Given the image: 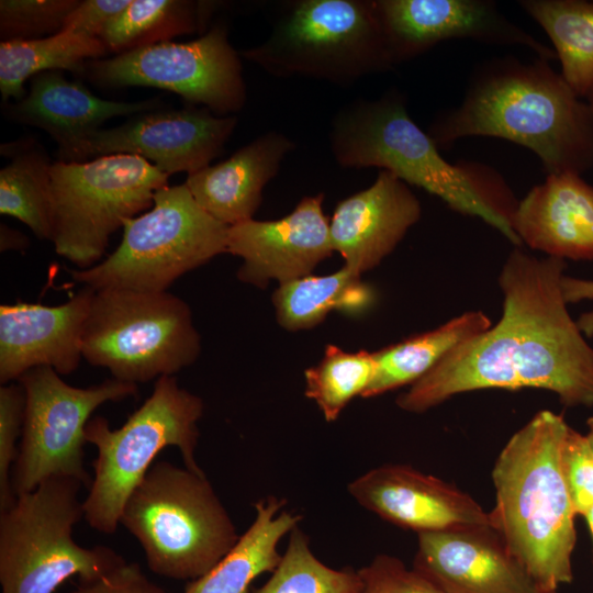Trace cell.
Here are the masks:
<instances>
[{
	"label": "cell",
	"mask_w": 593,
	"mask_h": 593,
	"mask_svg": "<svg viewBox=\"0 0 593 593\" xmlns=\"http://www.w3.org/2000/svg\"><path fill=\"white\" fill-rule=\"evenodd\" d=\"M328 137L339 166L388 170L451 210L479 217L522 247L513 228L518 201L503 186L444 159L427 132L409 115L401 92L391 90L378 99L345 105L333 118Z\"/></svg>",
	"instance_id": "277c9868"
},
{
	"label": "cell",
	"mask_w": 593,
	"mask_h": 593,
	"mask_svg": "<svg viewBox=\"0 0 593 593\" xmlns=\"http://www.w3.org/2000/svg\"><path fill=\"white\" fill-rule=\"evenodd\" d=\"M8 119L45 131L58 145V160L71 161L86 137L111 118L136 115L161 108L159 99L136 102L105 100L86 86L67 79L61 70L31 78L29 92L4 103Z\"/></svg>",
	"instance_id": "44dd1931"
},
{
	"label": "cell",
	"mask_w": 593,
	"mask_h": 593,
	"mask_svg": "<svg viewBox=\"0 0 593 593\" xmlns=\"http://www.w3.org/2000/svg\"><path fill=\"white\" fill-rule=\"evenodd\" d=\"M492 326L482 311H468L435 329L411 336L373 353L376 371L362 398H373L412 385L450 350Z\"/></svg>",
	"instance_id": "d4e9b609"
},
{
	"label": "cell",
	"mask_w": 593,
	"mask_h": 593,
	"mask_svg": "<svg viewBox=\"0 0 593 593\" xmlns=\"http://www.w3.org/2000/svg\"><path fill=\"white\" fill-rule=\"evenodd\" d=\"M236 125L235 115L220 116L203 107L157 109L90 133L71 161L128 154L148 160L169 176L183 171L189 175L220 155Z\"/></svg>",
	"instance_id": "5bb4252c"
},
{
	"label": "cell",
	"mask_w": 593,
	"mask_h": 593,
	"mask_svg": "<svg viewBox=\"0 0 593 593\" xmlns=\"http://www.w3.org/2000/svg\"><path fill=\"white\" fill-rule=\"evenodd\" d=\"M374 371L373 353H348L327 345L321 361L304 372L305 396L317 404L327 422H334L355 396L363 394Z\"/></svg>",
	"instance_id": "4dcf8cb0"
},
{
	"label": "cell",
	"mask_w": 593,
	"mask_h": 593,
	"mask_svg": "<svg viewBox=\"0 0 593 593\" xmlns=\"http://www.w3.org/2000/svg\"><path fill=\"white\" fill-rule=\"evenodd\" d=\"M413 569L445 593H544L491 525L418 534Z\"/></svg>",
	"instance_id": "ac0fdd59"
},
{
	"label": "cell",
	"mask_w": 593,
	"mask_h": 593,
	"mask_svg": "<svg viewBox=\"0 0 593 593\" xmlns=\"http://www.w3.org/2000/svg\"><path fill=\"white\" fill-rule=\"evenodd\" d=\"M26 396L18 382L0 387V512L11 507L16 496L11 485V473L18 458V438L22 435Z\"/></svg>",
	"instance_id": "836d02e7"
},
{
	"label": "cell",
	"mask_w": 593,
	"mask_h": 593,
	"mask_svg": "<svg viewBox=\"0 0 593 593\" xmlns=\"http://www.w3.org/2000/svg\"><path fill=\"white\" fill-rule=\"evenodd\" d=\"M427 134L439 149L469 136L514 142L534 152L548 175L593 168V112L539 57L482 66L462 102L434 119Z\"/></svg>",
	"instance_id": "7a4b0ae2"
},
{
	"label": "cell",
	"mask_w": 593,
	"mask_h": 593,
	"mask_svg": "<svg viewBox=\"0 0 593 593\" xmlns=\"http://www.w3.org/2000/svg\"><path fill=\"white\" fill-rule=\"evenodd\" d=\"M82 75L101 87L167 90L220 116L240 111L247 98L240 54L231 45L224 22L193 41H167L90 60Z\"/></svg>",
	"instance_id": "4fadbf2b"
},
{
	"label": "cell",
	"mask_w": 593,
	"mask_h": 593,
	"mask_svg": "<svg viewBox=\"0 0 593 593\" xmlns=\"http://www.w3.org/2000/svg\"><path fill=\"white\" fill-rule=\"evenodd\" d=\"M518 4L550 38L564 81L578 97L586 98L593 89V2L522 0Z\"/></svg>",
	"instance_id": "f546056e"
},
{
	"label": "cell",
	"mask_w": 593,
	"mask_h": 593,
	"mask_svg": "<svg viewBox=\"0 0 593 593\" xmlns=\"http://www.w3.org/2000/svg\"><path fill=\"white\" fill-rule=\"evenodd\" d=\"M286 551L269 580L251 593H358V570L334 569L311 550L309 537L299 526L289 534Z\"/></svg>",
	"instance_id": "1f68e13d"
},
{
	"label": "cell",
	"mask_w": 593,
	"mask_h": 593,
	"mask_svg": "<svg viewBox=\"0 0 593 593\" xmlns=\"http://www.w3.org/2000/svg\"><path fill=\"white\" fill-rule=\"evenodd\" d=\"M347 490L366 510L417 534L491 525L489 513L468 493L406 465L376 467Z\"/></svg>",
	"instance_id": "e0dca14e"
},
{
	"label": "cell",
	"mask_w": 593,
	"mask_h": 593,
	"mask_svg": "<svg viewBox=\"0 0 593 593\" xmlns=\"http://www.w3.org/2000/svg\"><path fill=\"white\" fill-rule=\"evenodd\" d=\"M203 409L201 398L179 387L175 376H161L152 394L121 427L112 429L99 415L89 419L85 437L98 450L89 493L82 502L90 527L108 535L115 533L128 496L167 447L178 448L186 468L203 473L194 458Z\"/></svg>",
	"instance_id": "8992f818"
},
{
	"label": "cell",
	"mask_w": 593,
	"mask_h": 593,
	"mask_svg": "<svg viewBox=\"0 0 593 593\" xmlns=\"http://www.w3.org/2000/svg\"><path fill=\"white\" fill-rule=\"evenodd\" d=\"M69 593H167L150 581L136 562H125L107 574L90 581H79Z\"/></svg>",
	"instance_id": "8d00e7d4"
},
{
	"label": "cell",
	"mask_w": 593,
	"mask_h": 593,
	"mask_svg": "<svg viewBox=\"0 0 593 593\" xmlns=\"http://www.w3.org/2000/svg\"><path fill=\"white\" fill-rule=\"evenodd\" d=\"M81 346L90 365L137 384L191 366L200 355L201 338L190 306L179 296L103 289L94 292Z\"/></svg>",
	"instance_id": "30bf717a"
},
{
	"label": "cell",
	"mask_w": 593,
	"mask_h": 593,
	"mask_svg": "<svg viewBox=\"0 0 593 593\" xmlns=\"http://www.w3.org/2000/svg\"><path fill=\"white\" fill-rule=\"evenodd\" d=\"M358 572L361 579L358 593H445L402 560L385 553L376 556Z\"/></svg>",
	"instance_id": "e575fe53"
},
{
	"label": "cell",
	"mask_w": 593,
	"mask_h": 593,
	"mask_svg": "<svg viewBox=\"0 0 593 593\" xmlns=\"http://www.w3.org/2000/svg\"><path fill=\"white\" fill-rule=\"evenodd\" d=\"M29 246V238L20 231L1 223L0 250H24Z\"/></svg>",
	"instance_id": "ab89813d"
},
{
	"label": "cell",
	"mask_w": 593,
	"mask_h": 593,
	"mask_svg": "<svg viewBox=\"0 0 593 593\" xmlns=\"http://www.w3.org/2000/svg\"><path fill=\"white\" fill-rule=\"evenodd\" d=\"M286 500L270 495L255 503L256 515L234 547L205 574L190 581L183 593H248L251 582L272 572L280 540L302 516L283 511Z\"/></svg>",
	"instance_id": "cb8c5ba5"
},
{
	"label": "cell",
	"mask_w": 593,
	"mask_h": 593,
	"mask_svg": "<svg viewBox=\"0 0 593 593\" xmlns=\"http://www.w3.org/2000/svg\"><path fill=\"white\" fill-rule=\"evenodd\" d=\"M81 485L53 477L0 512L1 593H54L72 575L90 581L126 562L110 547L86 548L72 539L85 517Z\"/></svg>",
	"instance_id": "ba28073f"
},
{
	"label": "cell",
	"mask_w": 593,
	"mask_h": 593,
	"mask_svg": "<svg viewBox=\"0 0 593 593\" xmlns=\"http://www.w3.org/2000/svg\"><path fill=\"white\" fill-rule=\"evenodd\" d=\"M561 290L568 304L584 300H593V280L564 275L561 280ZM578 326L588 338L593 337V310L582 313L577 320Z\"/></svg>",
	"instance_id": "f35d334b"
},
{
	"label": "cell",
	"mask_w": 593,
	"mask_h": 593,
	"mask_svg": "<svg viewBox=\"0 0 593 593\" xmlns=\"http://www.w3.org/2000/svg\"><path fill=\"white\" fill-rule=\"evenodd\" d=\"M361 275L343 266L326 276H306L279 284L272 294L278 324L287 331L312 328L332 311L360 313L373 300Z\"/></svg>",
	"instance_id": "4316f807"
},
{
	"label": "cell",
	"mask_w": 593,
	"mask_h": 593,
	"mask_svg": "<svg viewBox=\"0 0 593 593\" xmlns=\"http://www.w3.org/2000/svg\"><path fill=\"white\" fill-rule=\"evenodd\" d=\"M169 175L128 154L52 166V242L55 251L87 269L104 254L110 236L126 220L152 208Z\"/></svg>",
	"instance_id": "8fae6325"
},
{
	"label": "cell",
	"mask_w": 593,
	"mask_h": 593,
	"mask_svg": "<svg viewBox=\"0 0 593 593\" xmlns=\"http://www.w3.org/2000/svg\"><path fill=\"white\" fill-rule=\"evenodd\" d=\"M563 472L577 515L593 507V458L585 436L570 427L562 454Z\"/></svg>",
	"instance_id": "d590c367"
},
{
	"label": "cell",
	"mask_w": 593,
	"mask_h": 593,
	"mask_svg": "<svg viewBox=\"0 0 593 593\" xmlns=\"http://www.w3.org/2000/svg\"><path fill=\"white\" fill-rule=\"evenodd\" d=\"M18 382L26 396L19 454L11 473L15 496L53 477L72 478L90 486L85 469V428L96 409L138 393L137 384L115 378L77 388L51 367H36Z\"/></svg>",
	"instance_id": "7c38bea8"
},
{
	"label": "cell",
	"mask_w": 593,
	"mask_h": 593,
	"mask_svg": "<svg viewBox=\"0 0 593 593\" xmlns=\"http://www.w3.org/2000/svg\"><path fill=\"white\" fill-rule=\"evenodd\" d=\"M547 593H557V591H552V592H547Z\"/></svg>",
	"instance_id": "ee69618b"
},
{
	"label": "cell",
	"mask_w": 593,
	"mask_h": 593,
	"mask_svg": "<svg viewBox=\"0 0 593 593\" xmlns=\"http://www.w3.org/2000/svg\"><path fill=\"white\" fill-rule=\"evenodd\" d=\"M132 0H83L67 16L61 32L100 38L109 23Z\"/></svg>",
	"instance_id": "74e56055"
},
{
	"label": "cell",
	"mask_w": 593,
	"mask_h": 593,
	"mask_svg": "<svg viewBox=\"0 0 593 593\" xmlns=\"http://www.w3.org/2000/svg\"><path fill=\"white\" fill-rule=\"evenodd\" d=\"M586 426H588V433L584 436L586 439L589 451L593 458V416L588 418Z\"/></svg>",
	"instance_id": "60d3db41"
},
{
	"label": "cell",
	"mask_w": 593,
	"mask_h": 593,
	"mask_svg": "<svg viewBox=\"0 0 593 593\" xmlns=\"http://www.w3.org/2000/svg\"><path fill=\"white\" fill-rule=\"evenodd\" d=\"M1 155L10 161L0 170V213L24 223L37 238L52 242L54 163L30 137L2 144Z\"/></svg>",
	"instance_id": "484cf974"
},
{
	"label": "cell",
	"mask_w": 593,
	"mask_h": 593,
	"mask_svg": "<svg viewBox=\"0 0 593 593\" xmlns=\"http://www.w3.org/2000/svg\"><path fill=\"white\" fill-rule=\"evenodd\" d=\"M120 524L139 542L150 571L172 580L202 577L239 538L204 472L168 461L149 468Z\"/></svg>",
	"instance_id": "5b68a950"
},
{
	"label": "cell",
	"mask_w": 593,
	"mask_h": 593,
	"mask_svg": "<svg viewBox=\"0 0 593 593\" xmlns=\"http://www.w3.org/2000/svg\"><path fill=\"white\" fill-rule=\"evenodd\" d=\"M586 99H588V103L593 112V89L591 90V92L586 96Z\"/></svg>",
	"instance_id": "7bdbcfd3"
},
{
	"label": "cell",
	"mask_w": 593,
	"mask_h": 593,
	"mask_svg": "<svg viewBox=\"0 0 593 593\" xmlns=\"http://www.w3.org/2000/svg\"><path fill=\"white\" fill-rule=\"evenodd\" d=\"M570 427L560 414L537 412L511 436L492 469L491 527L544 593L573 580L577 513L562 462Z\"/></svg>",
	"instance_id": "3957f363"
},
{
	"label": "cell",
	"mask_w": 593,
	"mask_h": 593,
	"mask_svg": "<svg viewBox=\"0 0 593 593\" xmlns=\"http://www.w3.org/2000/svg\"><path fill=\"white\" fill-rule=\"evenodd\" d=\"M567 262L514 247L502 266V316L450 350L400 394L396 405L426 412L455 395L484 389H541L567 407L593 406V347L568 310Z\"/></svg>",
	"instance_id": "6da1fadb"
},
{
	"label": "cell",
	"mask_w": 593,
	"mask_h": 593,
	"mask_svg": "<svg viewBox=\"0 0 593 593\" xmlns=\"http://www.w3.org/2000/svg\"><path fill=\"white\" fill-rule=\"evenodd\" d=\"M230 226L205 212L184 183L160 188L146 213L123 224L118 248L74 281L94 291L164 292L178 278L226 253Z\"/></svg>",
	"instance_id": "9c48e42d"
},
{
	"label": "cell",
	"mask_w": 593,
	"mask_h": 593,
	"mask_svg": "<svg viewBox=\"0 0 593 593\" xmlns=\"http://www.w3.org/2000/svg\"><path fill=\"white\" fill-rule=\"evenodd\" d=\"M421 214L409 184L380 170L370 187L337 203L329 220L334 251L344 266L362 275L394 250Z\"/></svg>",
	"instance_id": "ffe728a7"
},
{
	"label": "cell",
	"mask_w": 593,
	"mask_h": 593,
	"mask_svg": "<svg viewBox=\"0 0 593 593\" xmlns=\"http://www.w3.org/2000/svg\"><path fill=\"white\" fill-rule=\"evenodd\" d=\"M239 54L276 77L340 86L394 67L374 0L289 1L268 37Z\"/></svg>",
	"instance_id": "52a82bcc"
},
{
	"label": "cell",
	"mask_w": 593,
	"mask_h": 593,
	"mask_svg": "<svg viewBox=\"0 0 593 593\" xmlns=\"http://www.w3.org/2000/svg\"><path fill=\"white\" fill-rule=\"evenodd\" d=\"M583 516L588 523L589 529L591 532L592 540H593V507L590 508Z\"/></svg>",
	"instance_id": "b9f144b4"
},
{
	"label": "cell",
	"mask_w": 593,
	"mask_h": 593,
	"mask_svg": "<svg viewBox=\"0 0 593 593\" xmlns=\"http://www.w3.org/2000/svg\"><path fill=\"white\" fill-rule=\"evenodd\" d=\"M79 0H1L0 38L36 40L61 32Z\"/></svg>",
	"instance_id": "d6a6232c"
},
{
	"label": "cell",
	"mask_w": 593,
	"mask_h": 593,
	"mask_svg": "<svg viewBox=\"0 0 593 593\" xmlns=\"http://www.w3.org/2000/svg\"><path fill=\"white\" fill-rule=\"evenodd\" d=\"M214 1L132 0L107 26L100 40L116 55L208 30Z\"/></svg>",
	"instance_id": "83f0119b"
},
{
	"label": "cell",
	"mask_w": 593,
	"mask_h": 593,
	"mask_svg": "<svg viewBox=\"0 0 593 593\" xmlns=\"http://www.w3.org/2000/svg\"><path fill=\"white\" fill-rule=\"evenodd\" d=\"M294 148V142L287 135L269 131L227 159L189 174L184 184L205 212L232 226L253 219L265 186Z\"/></svg>",
	"instance_id": "603a6c76"
},
{
	"label": "cell",
	"mask_w": 593,
	"mask_h": 593,
	"mask_svg": "<svg viewBox=\"0 0 593 593\" xmlns=\"http://www.w3.org/2000/svg\"><path fill=\"white\" fill-rule=\"evenodd\" d=\"M513 228L547 257L593 260V186L578 174H549L517 202Z\"/></svg>",
	"instance_id": "7402d4cb"
},
{
	"label": "cell",
	"mask_w": 593,
	"mask_h": 593,
	"mask_svg": "<svg viewBox=\"0 0 593 593\" xmlns=\"http://www.w3.org/2000/svg\"><path fill=\"white\" fill-rule=\"evenodd\" d=\"M324 194L301 199L279 220L254 219L228 228L226 253L243 259L237 271L242 282L266 288L310 276L334 253L329 220L323 211Z\"/></svg>",
	"instance_id": "2e32d148"
},
{
	"label": "cell",
	"mask_w": 593,
	"mask_h": 593,
	"mask_svg": "<svg viewBox=\"0 0 593 593\" xmlns=\"http://www.w3.org/2000/svg\"><path fill=\"white\" fill-rule=\"evenodd\" d=\"M374 5L394 66L448 40L522 45L539 58H557L553 49L502 14L494 1L374 0Z\"/></svg>",
	"instance_id": "9a60e30c"
},
{
	"label": "cell",
	"mask_w": 593,
	"mask_h": 593,
	"mask_svg": "<svg viewBox=\"0 0 593 593\" xmlns=\"http://www.w3.org/2000/svg\"><path fill=\"white\" fill-rule=\"evenodd\" d=\"M107 48L100 38L71 32L36 40L0 42V93L3 103L22 99L24 83L52 70L83 72L86 63L102 58Z\"/></svg>",
	"instance_id": "f1b7e54d"
},
{
	"label": "cell",
	"mask_w": 593,
	"mask_h": 593,
	"mask_svg": "<svg viewBox=\"0 0 593 593\" xmlns=\"http://www.w3.org/2000/svg\"><path fill=\"white\" fill-rule=\"evenodd\" d=\"M94 290L80 289L60 305L18 302L0 306V383L36 367L74 372L82 358V331Z\"/></svg>",
	"instance_id": "d6986e66"
}]
</instances>
